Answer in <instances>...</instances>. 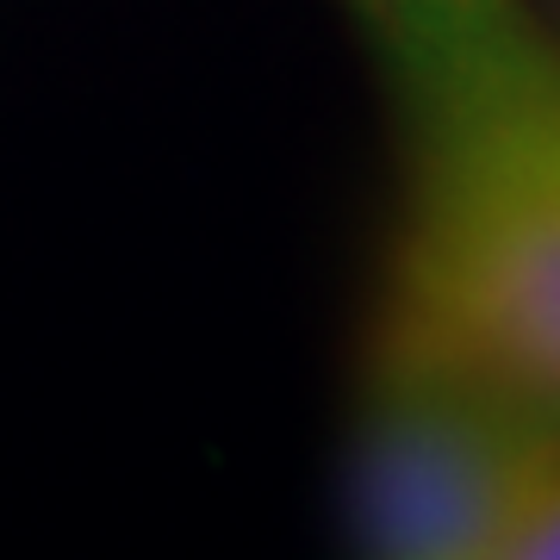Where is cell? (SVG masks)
<instances>
[{"mask_svg": "<svg viewBox=\"0 0 560 560\" xmlns=\"http://www.w3.org/2000/svg\"><path fill=\"white\" fill-rule=\"evenodd\" d=\"M418 138L455 143L560 101V50L523 0H355Z\"/></svg>", "mask_w": 560, "mask_h": 560, "instance_id": "cell-3", "label": "cell"}, {"mask_svg": "<svg viewBox=\"0 0 560 560\" xmlns=\"http://www.w3.org/2000/svg\"><path fill=\"white\" fill-rule=\"evenodd\" d=\"M560 474V423L448 361L381 342L349 474V523L368 555L480 560Z\"/></svg>", "mask_w": 560, "mask_h": 560, "instance_id": "cell-2", "label": "cell"}, {"mask_svg": "<svg viewBox=\"0 0 560 560\" xmlns=\"http://www.w3.org/2000/svg\"><path fill=\"white\" fill-rule=\"evenodd\" d=\"M386 342L560 423V101L423 150Z\"/></svg>", "mask_w": 560, "mask_h": 560, "instance_id": "cell-1", "label": "cell"}, {"mask_svg": "<svg viewBox=\"0 0 560 560\" xmlns=\"http://www.w3.org/2000/svg\"><path fill=\"white\" fill-rule=\"evenodd\" d=\"M504 555L511 560H560V474L541 486L536 499H529V511L511 523Z\"/></svg>", "mask_w": 560, "mask_h": 560, "instance_id": "cell-4", "label": "cell"}]
</instances>
